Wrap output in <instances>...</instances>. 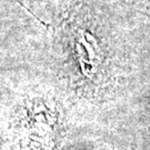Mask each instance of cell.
<instances>
[{
    "mask_svg": "<svg viewBox=\"0 0 150 150\" xmlns=\"http://www.w3.org/2000/svg\"><path fill=\"white\" fill-rule=\"evenodd\" d=\"M77 49L79 51V58L82 64H95L92 60L97 59L98 46L95 38L86 31H80L78 36Z\"/></svg>",
    "mask_w": 150,
    "mask_h": 150,
    "instance_id": "1",
    "label": "cell"
}]
</instances>
